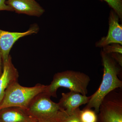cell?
Returning <instances> with one entry per match:
<instances>
[{
  "mask_svg": "<svg viewBox=\"0 0 122 122\" xmlns=\"http://www.w3.org/2000/svg\"><path fill=\"white\" fill-rule=\"evenodd\" d=\"M2 57H1V55L0 53V76L1 74H2Z\"/></svg>",
  "mask_w": 122,
  "mask_h": 122,
  "instance_id": "obj_18",
  "label": "cell"
},
{
  "mask_svg": "<svg viewBox=\"0 0 122 122\" xmlns=\"http://www.w3.org/2000/svg\"><path fill=\"white\" fill-rule=\"evenodd\" d=\"M6 4L19 14L40 17L45 10L35 0H8Z\"/></svg>",
  "mask_w": 122,
  "mask_h": 122,
  "instance_id": "obj_8",
  "label": "cell"
},
{
  "mask_svg": "<svg viewBox=\"0 0 122 122\" xmlns=\"http://www.w3.org/2000/svg\"><path fill=\"white\" fill-rule=\"evenodd\" d=\"M100 55L103 67L102 81L98 89L90 96L87 105L83 108H94L97 114L99 113L100 105L105 96L114 90L122 88V81L118 77L121 72V66L109 54L102 50Z\"/></svg>",
  "mask_w": 122,
  "mask_h": 122,
  "instance_id": "obj_1",
  "label": "cell"
},
{
  "mask_svg": "<svg viewBox=\"0 0 122 122\" xmlns=\"http://www.w3.org/2000/svg\"><path fill=\"white\" fill-rule=\"evenodd\" d=\"M80 110L79 107L77 108L68 115L64 122H81L80 119Z\"/></svg>",
  "mask_w": 122,
  "mask_h": 122,
  "instance_id": "obj_15",
  "label": "cell"
},
{
  "mask_svg": "<svg viewBox=\"0 0 122 122\" xmlns=\"http://www.w3.org/2000/svg\"><path fill=\"white\" fill-rule=\"evenodd\" d=\"M102 50L106 53L110 54L112 53H118L122 54V46L119 44H112L103 47Z\"/></svg>",
  "mask_w": 122,
  "mask_h": 122,
  "instance_id": "obj_14",
  "label": "cell"
},
{
  "mask_svg": "<svg viewBox=\"0 0 122 122\" xmlns=\"http://www.w3.org/2000/svg\"><path fill=\"white\" fill-rule=\"evenodd\" d=\"M90 97L70 91L62 93L61 98L58 103L62 110L69 115L80 106L87 104Z\"/></svg>",
  "mask_w": 122,
  "mask_h": 122,
  "instance_id": "obj_9",
  "label": "cell"
},
{
  "mask_svg": "<svg viewBox=\"0 0 122 122\" xmlns=\"http://www.w3.org/2000/svg\"><path fill=\"white\" fill-rule=\"evenodd\" d=\"M8 0H0V11H13V9L6 4Z\"/></svg>",
  "mask_w": 122,
  "mask_h": 122,
  "instance_id": "obj_17",
  "label": "cell"
},
{
  "mask_svg": "<svg viewBox=\"0 0 122 122\" xmlns=\"http://www.w3.org/2000/svg\"><path fill=\"white\" fill-rule=\"evenodd\" d=\"M118 16L112 10L109 18V28L107 35L96 43L97 47L103 48L112 44L122 45V26L119 22Z\"/></svg>",
  "mask_w": 122,
  "mask_h": 122,
  "instance_id": "obj_7",
  "label": "cell"
},
{
  "mask_svg": "<svg viewBox=\"0 0 122 122\" xmlns=\"http://www.w3.org/2000/svg\"></svg>",
  "mask_w": 122,
  "mask_h": 122,
  "instance_id": "obj_19",
  "label": "cell"
},
{
  "mask_svg": "<svg viewBox=\"0 0 122 122\" xmlns=\"http://www.w3.org/2000/svg\"><path fill=\"white\" fill-rule=\"evenodd\" d=\"M46 86L37 84L33 87H25L21 86L17 81L14 82L6 90L0 103V110L11 107L26 109L35 96L45 91Z\"/></svg>",
  "mask_w": 122,
  "mask_h": 122,
  "instance_id": "obj_4",
  "label": "cell"
},
{
  "mask_svg": "<svg viewBox=\"0 0 122 122\" xmlns=\"http://www.w3.org/2000/svg\"><path fill=\"white\" fill-rule=\"evenodd\" d=\"M80 119L81 122H97V115L91 109H84L81 110Z\"/></svg>",
  "mask_w": 122,
  "mask_h": 122,
  "instance_id": "obj_12",
  "label": "cell"
},
{
  "mask_svg": "<svg viewBox=\"0 0 122 122\" xmlns=\"http://www.w3.org/2000/svg\"><path fill=\"white\" fill-rule=\"evenodd\" d=\"M90 78L87 75L79 71L67 70L55 74L50 84L45 92L51 96L57 97L56 92L60 87L69 89L70 91L86 95Z\"/></svg>",
  "mask_w": 122,
  "mask_h": 122,
  "instance_id": "obj_3",
  "label": "cell"
},
{
  "mask_svg": "<svg viewBox=\"0 0 122 122\" xmlns=\"http://www.w3.org/2000/svg\"><path fill=\"white\" fill-rule=\"evenodd\" d=\"M113 58L119 65L122 67V55L118 53H112L109 54Z\"/></svg>",
  "mask_w": 122,
  "mask_h": 122,
  "instance_id": "obj_16",
  "label": "cell"
},
{
  "mask_svg": "<svg viewBox=\"0 0 122 122\" xmlns=\"http://www.w3.org/2000/svg\"><path fill=\"white\" fill-rule=\"evenodd\" d=\"M45 92L35 96L26 107V111L39 122H64L69 115L62 110L58 103L51 99Z\"/></svg>",
  "mask_w": 122,
  "mask_h": 122,
  "instance_id": "obj_2",
  "label": "cell"
},
{
  "mask_svg": "<svg viewBox=\"0 0 122 122\" xmlns=\"http://www.w3.org/2000/svg\"><path fill=\"white\" fill-rule=\"evenodd\" d=\"M106 2L117 14L120 20L122 19V0H101Z\"/></svg>",
  "mask_w": 122,
  "mask_h": 122,
  "instance_id": "obj_13",
  "label": "cell"
},
{
  "mask_svg": "<svg viewBox=\"0 0 122 122\" xmlns=\"http://www.w3.org/2000/svg\"><path fill=\"white\" fill-rule=\"evenodd\" d=\"M0 122H38L26 109L11 107L0 110Z\"/></svg>",
  "mask_w": 122,
  "mask_h": 122,
  "instance_id": "obj_10",
  "label": "cell"
},
{
  "mask_svg": "<svg viewBox=\"0 0 122 122\" xmlns=\"http://www.w3.org/2000/svg\"><path fill=\"white\" fill-rule=\"evenodd\" d=\"M3 64V71L0 76V103L8 87L12 83L17 81L19 76L17 70L12 63L10 56Z\"/></svg>",
  "mask_w": 122,
  "mask_h": 122,
  "instance_id": "obj_11",
  "label": "cell"
},
{
  "mask_svg": "<svg viewBox=\"0 0 122 122\" xmlns=\"http://www.w3.org/2000/svg\"><path fill=\"white\" fill-rule=\"evenodd\" d=\"M98 113L97 122H122V88L114 90L105 96Z\"/></svg>",
  "mask_w": 122,
  "mask_h": 122,
  "instance_id": "obj_5",
  "label": "cell"
},
{
  "mask_svg": "<svg viewBox=\"0 0 122 122\" xmlns=\"http://www.w3.org/2000/svg\"><path fill=\"white\" fill-rule=\"evenodd\" d=\"M38 30L39 28L36 25H34L24 32H9L0 29V53L2 57V63L8 60L11 48L18 39L36 33Z\"/></svg>",
  "mask_w": 122,
  "mask_h": 122,
  "instance_id": "obj_6",
  "label": "cell"
}]
</instances>
